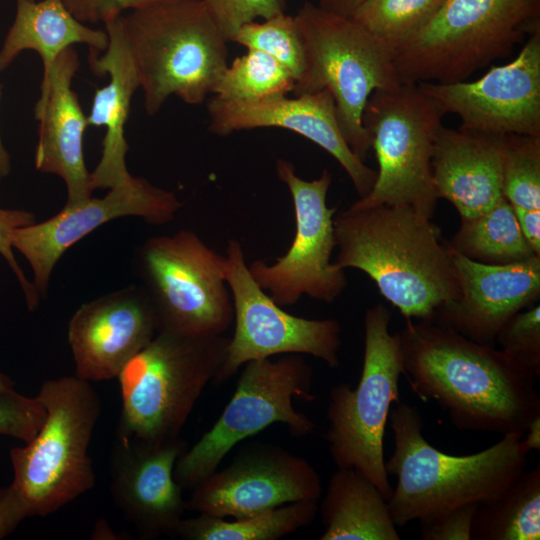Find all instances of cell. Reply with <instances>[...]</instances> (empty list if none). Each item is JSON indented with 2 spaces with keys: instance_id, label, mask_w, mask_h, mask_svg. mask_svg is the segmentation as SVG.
Instances as JSON below:
<instances>
[{
  "instance_id": "6da1fadb",
  "label": "cell",
  "mask_w": 540,
  "mask_h": 540,
  "mask_svg": "<svg viewBox=\"0 0 540 540\" xmlns=\"http://www.w3.org/2000/svg\"><path fill=\"white\" fill-rule=\"evenodd\" d=\"M404 374L422 401H434L461 431L524 434L540 416L537 377L494 345L473 341L434 318L405 319Z\"/></svg>"
},
{
  "instance_id": "7a4b0ae2",
  "label": "cell",
  "mask_w": 540,
  "mask_h": 540,
  "mask_svg": "<svg viewBox=\"0 0 540 540\" xmlns=\"http://www.w3.org/2000/svg\"><path fill=\"white\" fill-rule=\"evenodd\" d=\"M333 224V264L364 272L405 319L433 318L459 298L452 249L431 218L406 206L351 204Z\"/></svg>"
},
{
  "instance_id": "3957f363",
  "label": "cell",
  "mask_w": 540,
  "mask_h": 540,
  "mask_svg": "<svg viewBox=\"0 0 540 540\" xmlns=\"http://www.w3.org/2000/svg\"><path fill=\"white\" fill-rule=\"evenodd\" d=\"M388 421L394 450L385 461V469L388 476L396 477V484L387 503L396 526L489 501L499 496L527 464L522 434L504 435L477 453L450 455L424 437L416 406L397 402Z\"/></svg>"
},
{
  "instance_id": "277c9868",
  "label": "cell",
  "mask_w": 540,
  "mask_h": 540,
  "mask_svg": "<svg viewBox=\"0 0 540 540\" xmlns=\"http://www.w3.org/2000/svg\"><path fill=\"white\" fill-rule=\"evenodd\" d=\"M122 25L150 116L171 95L201 104L228 66V41L202 0L135 8Z\"/></svg>"
},
{
  "instance_id": "5b68a950",
  "label": "cell",
  "mask_w": 540,
  "mask_h": 540,
  "mask_svg": "<svg viewBox=\"0 0 540 540\" xmlns=\"http://www.w3.org/2000/svg\"><path fill=\"white\" fill-rule=\"evenodd\" d=\"M540 31V0H445L393 51L402 84L466 81Z\"/></svg>"
},
{
  "instance_id": "8992f818",
  "label": "cell",
  "mask_w": 540,
  "mask_h": 540,
  "mask_svg": "<svg viewBox=\"0 0 540 540\" xmlns=\"http://www.w3.org/2000/svg\"><path fill=\"white\" fill-rule=\"evenodd\" d=\"M36 396L45 418L25 446L11 449V485L30 516H47L95 485L88 447L101 402L91 382L76 375L44 381Z\"/></svg>"
},
{
  "instance_id": "52a82bcc",
  "label": "cell",
  "mask_w": 540,
  "mask_h": 540,
  "mask_svg": "<svg viewBox=\"0 0 540 540\" xmlns=\"http://www.w3.org/2000/svg\"><path fill=\"white\" fill-rule=\"evenodd\" d=\"M229 338L160 330L121 370L116 437H179L194 405L221 368Z\"/></svg>"
},
{
  "instance_id": "ba28073f",
  "label": "cell",
  "mask_w": 540,
  "mask_h": 540,
  "mask_svg": "<svg viewBox=\"0 0 540 540\" xmlns=\"http://www.w3.org/2000/svg\"><path fill=\"white\" fill-rule=\"evenodd\" d=\"M305 52V68L294 94L327 90L333 96L341 132L353 153L365 161L371 150L363 125L368 99L377 90L399 88L393 51L352 18L310 2L295 15Z\"/></svg>"
},
{
  "instance_id": "9c48e42d",
  "label": "cell",
  "mask_w": 540,
  "mask_h": 540,
  "mask_svg": "<svg viewBox=\"0 0 540 540\" xmlns=\"http://www.w3.org/2000/svg\"><path fill=\"white\" fill-rule=\"evenodd\" d=\"M391 311L382 303L366 310L364 353L356 387L334 385L326 411V439L337 468L366 476L388 500L392 487L384 460L385 427L392 405L400 401L404 374L399 333L391 334Z\"/></svg>"
},
{
  "instance_id": "30bf717a",
  "label": "cell",
  "mask_w": 540,
  "mask_h": 540,
  "mask_svg": "<svg viewBox=\"0 0 540 540\" xmlns=\"http://www.w3.org/2000/svg\"><path fill=\"white\" fill-rule=\"evenodd\" d=\"M243 366L219 418L175 464L174 478L183 490L193 489L217 470L240 441L272 424H284L294 436H305L315 429V423L293 406L295 397L305 401L315 398L313 371L301 354L253 360Z\"/></svg>"
},
{
  "instance_id": "8fae6325",
  "label": "cell",
  "mask_w": 540,
  "mask_h": 540,
  "mask_svg": "<svg viewBox=\"0 0 540 540\" xmlns=\"http://www.w3.org/2000/svg\"><path fill=\"white\" fill-rule=\"evenodd\" d=\"M443 116L418 85L373 92L364 109L363 125L378 171L371 191L353 205L406 206L432 219L438 198L431 159Z\"/></svg>"
},
{
  "instance_id": "7c38bea8",
  "label": "cell",
  "mask_w": 540,
  "mask_h": 540,
  "mask_svg": "<svg viewBox=\"0 0 540 540\" xmlns=\"http://www.w3.org/2000/svg\"><path fill=\"white\" fill-rule=\"evenodd\" d=\"M224 255L193 231L148 238L135 255L136 271L153 305L158 331L223 335L234 320Z\"/></svg>"
},
{
  "instance_id": "4fadbf2b",
  "label": "cell",
  "mask_w": 540,
  "mask_h": 540,
  "mask_svg": "<svg viewBox=\"0 0 540 540\" xmlns=\"http://www.w3.org/2000/svg\"><path fill=\"white\" fill-rule=\"evenodd\" d=\"M224 257L234 332L214 384L224 383L250 361L281 354H307L330 368L339 366L341 326L336 319H307L283 310L251 276L238 240H228Z\"/></svg>"
},
{
  "instance_id": "5bb4252c",
  "label": "cell",
  "mask_w": 540,
  "mask_h": 540,
  "mask_svg": "<svg viewBox=\"0 0 540 540\" xmlns=\"http://www.w3.org/2000/svg\"><path fill=\"white\" fill-rule=\"evenodd\" d=\"M276 174L291 194L295 234L284 255L271 264L252 261L249 272L281 307L296 304L304 295L331 303L347 286L345 270L331 261L336 247L333 218L337 212V207L327 205L332 174L325 169L319 178L305 180L285 159H277Z\"/></svg>"
},
{
  "instance_id": "9a60e30c",
  "label": "cell",
  "mask_w": 540,
  "mask_h": 540,
  "mask_svg": "<svg viewBox=\"0 0 540 540\" xmlns=\"http://www.w3.org/2000/svg\"><path fill=\"white\" fill-rule=\"evenodd\" d=\"M192 490L187 510L236 519L287 503L318 502L322 481L305 458L277 445L256 443Z\"/></svg>"
},
{
  "instance_id": "2e32d148",
  "label": "cell",
  "mask_w": 540,
  "mask_h": 540,
  "mask_svg": "<svg viewBox=\"0 0 540 540\" xmlns=\"http://www.w3.org/2000/svg\"><path fill=\"white\" fill-rule=\"evenodd\" d=\"M182 207L176 194L142 177L109 188L100 198L64 205L51 218L18 228L13 248L27 260L40 297L47 294L51 276L63 254L98 227L121 217H140L151 225L170 223Z\"/></svg>"
},
{
  "instance_id": "e0dca14e",
  "label": "cell",
  "mask_w": 540,
  "mask_h": 540,
  "mask_svg": "<svg viewBox=\"0 0 540 540\" xmlns=\"http://www.w3.org/2000/svg\"><path fill=\"white\" fill-rule=\"evenodd\" d=\"M459 128L474 132L540 137V31L530 35L510 62L467 82L416 84Z\"/></svg>"
},
{
  "instance_id": "ac0fdd59",
  "label": "cell",
  "mask_w": 540,
  "mask_h": 540,
  "mask_svg": "<svg viewBox=\"0 0 540 540\" xmlns=\"http://www.w3.org/2000/svg\"><path fill=\"white\" fill-rule=\"evenodd\" d=\"M185 450L180 437L164 441L115 438L110 492L141 538L176 536L187 505L174 468Z\"/></svg>"
},
{
  "instance_id": "d6986e66",
  "label": "cell",
  "mask_w": 540,
  "mask_h": 540,
  "mask_svg": "<svg viewBox=\"0 0 540 540\" xmlns=\"http://www.w3.org/2000/svg\"><path fill=\"white\" fill-rule=\"evenodd\" d=\"M158 332L156 313L142 285H130L81 304L68 323L75 375L117 378Z\"/></svg>"
},
{
  "instance_id": "ffe728a7",
  "label": "cell",
  "mask_w": 540,
  "mask_h": 540,
  "mask_svg": "<svg viewBox=\"0 0 540 540\" xmlns=\"http://www.w3.org/2000/svg\"><path fill=\"white\" fill-rule=\"evenodd\" d=\"M209 130L226 136L257 128H281L312 141L338 161L359 197L374 186L377 171L368 167L350 149L337 118L331 93L277 96L258 101H230L215 96L207 102Z\"/></svg>"
},
{
  "instance_id": "44dd1931",
  "label": "cell",
  "mask_w": 540,
  "mask_h": 540,
  "mask_svg": "<svg viewBox=\"0 0 540 540\" xmlns=\"http://www.w3.org/2000/svg\"><path fill=\"white\" fill-rule=\"evenodd\" d=\"M452 257L460 295L433 318L473 341L494 345L502 326L538 300L540 255L503 265L476 262L453 249Z\"/></svg>"
},
{
  "instance_id": "7402d4cb",
  "label": "cell",
  "mask_w": 540,
  "mask_h": 540,
  "mask_svg": "<svg viewBox=\"0 0 540 540\" xmlns=\"http://www.w3.org/2000/svg\"><path fill=\"white\" fill-rule=\"evenodd\" d=\"M80 66L74 47L64 50L54 61L35 105L39 121L34 163L38 171L60 177L66 186L67 206L79 204L92 196L91 172L83 152L88 126L72 80Z\"/></svg>"
},
{
  "instance_id": "603a6c76",
  "label": "cell",
  "mask_w": 540,
  "mask_h": 540,
  "mask_svg": "<svg viewBox=\"0 0 540 540\" xmlns=\"http://www.w3.org/2000/svg\"><path fill=\"white\" fill-rule=\"evenodd\" d=\"M504 135L439 128L431 159L437 198L449 201L461 220L490 209L503 198Z\"/></svg>"
},
{
  "instance_id": "cb8c5ba5",
  "label": "cell",
  "mask_w": 540,
  "mask_h": 540,
  "mask_svg": "<svg viewBox=\"0 0 540 540\" xmlns=\"http://www.w3.org/2000/svg\"><path fill=\"white\" fill-rule=\"evenodd\" d=\"M108 45L103 52H90L91 70L99 76L109 75L107 85L95 91L88 126L105 127L100 160L91 172L93 190L109 189L131 178L126 165L129 149L125 125L131 99L140 87L135 63L128 48L122 25V15L104 23Z\"/></svg>"
},
{
  "instance_id": "d4e9b609",
  "label": "cell",
  "mask_w": 540,
  "mask_h": 540,
  "mask_svg": "<svg viewBox=\"0 0 540 540\" xmlns=\"http://www.w3.org/2000/svg\"><path fill=\"white\" fill-rule=\"evenodd\" d=\"M74 44L102 52L108 45L105 30L92 29L79 21L63 0H16V16L0 49V71L24 50L36 51L46 79L57 57Z\"/></svg>"
},
{
  "instance_id": "484cf974",
  "label": "cell",
  "mask_w": 540,
  "mask_h": 540,
  "mask_svg": "<svg viewBox=\"0 0 540 540\" xmlns=\"http://www.w3.org/2000/svg\"><path fill=\"white\" fill-rule=\"evenodd\" d=\"M320 511V540H399L387 500L366 476L353 468L332 474Z\"/></svg>"
},
{
  "instance_id": "4316f807",
  "label": "cell",
  "mask_w": 540,
  "mask_h": 540,
  "mask_svg": "<svg viewBox=\"0 0 540 540\" xmlns=\"http://www.w3.org/2000/svg\"><path fill=\"white\" fill-rule=\"evenodd\" d=\"M540 465L523 471L497 497L478 504L472 540H539Z\"/></svg>"
},
{
  "instance_id": "83f0119b",
  "label": "cell",
  "mask_w": 540,
  "mask_h": 540,
  "mask_svg": "<svg viewBox=\"0 0 540 540\" xmlns=\"http://www.w3.org/2000/svg\"><path fill=\"white\" fill-rule=\"evenodd\" d=\"M318 502L298 501L226 520L199 514L182 519L176 536L185 540H277L310 525Z\"/></svg>"
},
{
  "instance_id": "f1b7e54d",
  "label": "cell",
  "mask_w": 540,
  "mask_h": 540,
  "mask_svg": "<svg viewBox=\"0 0 540 540\" xmlns=\"http://www.w3.org/2000/svg\"><path fill=\"white\" fill-rule=\"evenodd\" d=\"M448 244L460 255L484 264H510L536 256L504 197L480 215L461 220Z\"/></svg>"
},
{
  "instance_id": "f546056e",
  "label": "cell",
  "mask_w": 540,
  "mask_h": 540,
  "mask_svg": "<svg viewBox=\"0 0 540 540\" xmlns=\"http://www.w3.org/2000/svg\"><path fill=\"white\" fill-rule=\"evenodd\" d=\"M295 78L272 56L254 49L233 60L221 74L212 93L230 101H258L293 92Z\"/></svg>"
},
{
  "instance_id": "4dcf8cb0",
  "label": "cell",
  "mask_w": 540,
  "mask_h": 540,
  "mask_svg": "<svg viewBox=\"0 0 540 540\" xmlns=\"http://www.w3.org/2000/svg\"><path fill=\"white\" fill-rule=\"evenodd\" d=\"M445 0H364L351 17L392 51L425 26Z\"/></svg>"
},
{
  "instance_id": "1f68e13d",
  "label": "cell",
  "mask_w": 540,
  "mask_h": 540,
  "mask_svg": "<svg viewBox=\"0 0 540 540\" xmlns=\"http://www.w3.org/2000/svg\"><path fill=\"white\" fill-rule=\"evenodd\" d=\"M502 194L513 209H540V137L504 135Z\"/></svg>"
},
{
  "instance_id": "d6a6232c",
  "label": "cell",
  "mask_w": 540,
  "mask_h": 540,
  "mask_svg": "<svg viewBox=\"0 0 540 540\" xmlns=\"http://www.w3.org/2000/svg\"><path fill=\"white\" fill-rule=\"evenodd\" d=\"M231 42L272 56L292 73L295 83L303 74L305 52L295 16L283 12L261 22H248L237 30Z\"/></svg>"
},
{
  "instance_id": "836d02e7",
  "label": "cell",
  "mask_w": 540,
  "mask_h": 540,
  "mask_svg": "<svg viewBox=\"0 0 540 540\" xmlns=\"http://www.w3.org/2000/svg\"><path fill=\"white\" fill-rule=\"evenodd\" d=\"M496 342L501 350L539 377L540 305H532L511 317L499 330Z\"/></svg>"
},
{
  "instance_id": "e575fe53",
  "label": "cell",
  "mask_w": 540,
  "mask_h": 540,
  "mask_svg": "<svg viewBox=\"0 0 540 540\" xmlns=\"http://www.w3.org/2000/svg\"><path fill=\"white\" fill-rule=\"evenodd\" d=\"M44 418L45 409L37 396L19 393L12 380L0 372V435L28 442Z\"/></svg>"
},
{
  "instance_id": "d590c367",
  "label": "cell",
  "mask_w": 540,
  "mask_h": 540,
  "mask_svg": "<svg viewBox=\"0 0 540 540\" xmlns=\"http://www.w3.org/2000/svg\"><path fill=\"white\" fill-rule=\"evenodd\" d=\"M218 24L224 37L231 42L244 24L285 12V0H202Z\"/></svg>"
},
{
  "instance_id": "8d00e7d4",
  "label": "cell",
  "mask_w": 540,
  "mask_h": 540,
  "mask_svg": "<svg viewBox=\"0 0 540 540\" xmlns=\"http://www.w3.org/2000/svg\"><path fill=\"white\" fill-rule=\"evenodd\" d=\"M35 222L32 212L22 209H8L0 206V255L13 272L25 299L27 308L34 310L40 302V295L17 262L12 245V235L18 228Z\"/></svg>"
},
{
  "instance_id": "74e56055",
  "label": "cell",
  "mask_w": 540,
  "mask_h": 540,
  "mask_svg": "<svg viewBox=\"0 0 540 540\" xmlns=\"http://www.w3.org/2000/svg\"><path fill=\"white\" fill-rule=\"evenodd\" d=\"M477 504H468L436 518L421 521L423 540H471L472 524Z\"/></svg>"
},
{
  "instance_id": "f35d334b",
  "label": "cell",
  "mask_w": 540,
  "mask_h": 540,
  "mask_svg": "<svg viewBox=\"0 0 540 540\" xmlns=\"http://www.w3.org/2000/svg\"><path fill=\"white\" fill-rule=\"evenodd\" d=\"M69 11L81 22L103 24L109 19L163 0H63Z\"/></svg>"
},
{
  "instance_id": "ab89813d",
  "label": "cell",
  "mask_w": 540,
  "mask_h": 540,
  "mask_svg": "<svg viewBox=\"0 0 540 540\" xmlns=\"http://www.w3.org/2000/svg\"><path fill=\"white\" fill-rule=\"evenodd\" d=\"M29 516L26 503L11 484L0 488V539L11 534Z\"/></svg>"
},
{
  "instance_id": "60d3db41",
  "label": "cell",
  "mask_w": 540,
  "mask_h": 540,
  "mask_svg": "<svg viewBox=\"0 0 540 540\" xmlns=\"http://www.w3.org/2000/svg\"><path fill=\"white\" fill-rule=\"evenodd\" d=\"M521 232L536 255H540V209H513Z\"/></svg>"
},
{
  "instance_id": "b9f144b4",
  "label": "cell",
  "mask_w": 540,
  "mask_h": 540,
  "mask_svg": "<svg viewBox=\"0 0 540 540\" xmlns=\"http://www.w3.org/2000/svg\"><path fill=\"white\" fill-rule=\"evenodd\" d=\"M364 0H318V6L334 14L351 18Z\"/></svg>"
},
{
  "instance_id": "7bdbcfd3",
  "label": "cell",
  "mask_w": 540,
  "mask_h": 540,
  "mask_svg": "<svg viewBox=\"0 0 540 540\" xmlns=\"http://www.w3.org/2000/svg\"><path fill=\"white\" fill-rule=\"evenodd\" d=\"M521 444L527 454L540 450V416L535 417L529 423L522 436Z\"/></svg>"
},
{
  "instance_id": "ee69618b",
  "label": "cell",
  "mask_w": 540,
  "mask_h": 540,
  "mask_svg": "<svg viewBox=\"0 0 540 540\" xmlns=\"http://www.w3.org/2000/svg\"><path fill=\"white\" fill-rule=\"evenodd\" d=\"M1 96V89H0ZM11 172V159L5 149L0 135V180L5 178Z\"/></svg>"
},
{
  "instance_id": "f6af8a7d",
  "label": "cell",
  "mask_w": 540,
  "mask_h": 540,
  "mask_svg": "<svg viewBox=\"0 0 540 540\" xmlns=\"http://www.w3.org/2000/svg\"><path fill=\"white\" fill-rule=\"evenodd\" d=\"M31 1H35V0H31Z\"/></svg>"
}]
</instances>
